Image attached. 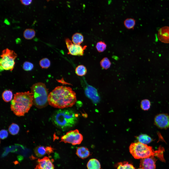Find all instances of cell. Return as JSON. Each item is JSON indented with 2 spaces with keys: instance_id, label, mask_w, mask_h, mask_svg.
I'll use <instances>...</instances> for the list:
<instances>
[{
  "instance_id": "obj_1",
  "label": "cell",
  "mask_w": 169,
  "mask_h": 169,
  "mask_svg": "<svg viewBox=\"0 0 169 169\" xmlns=\"http://www.w3.org/2000/svg\"><path fill=\"white\" fill-rule=\"evenodd\" d=\"M48 100L51 106L63 109L73 106L77 99L75 92L71 88L61 86L56 87L50 93Z\"/></svg>"
},
{
  "instance_id": "obj_2",
  "label": "cell",
  "mask_w": 169,
  "mask_h": 169,
  "mask_svg": "<svg viewBox=\"0 0 169 169\" xmlns=\"http://www.w3.org/2000/svg\"><path fill=\"white\" fill-rule=\"evenodd\" d=\"M33 104V96L29 91L16 93L11 102V108L17 116H23Z\"/></svg>"
},
{
  "instance_id": "obj_3",
  "label": "cell",
  "mask_w": 169,
  "mask_h": 169,
  "mask_svg": "<svg viewBox=\"0 0 169 169\" xmlns=\"http://www.w3.org/2000/svg\"><path fill=\"white\" fill-rule=\"evenodd\" d=\"M129 150L131 154L136 159L155 156L162 161L165 162L163 157L165 150L161 146H159L158 150L154 151L152 146L137 142L132 143L130 146Z\"/></svg>"
},
{
  "instance_id": "obj_4",
  "label": "cell",
  "mask_w": 169,
  "mask_h": 169,
  "mask_svg": "<svg viewBox=\"0 0 169 169\" xmlns=\"http://www.w3.org/2000/svg\"><path fill=\"white\" fill-rule=\"evenodd\" d=\"M78 115L69 109H59L52 117V121L56 127L65 130L72 127L77 123Z\"/></svg>"
},
{
  "instance_id": "obj_5",
  "label": "cell",
  "mask_w": 169,
  "mask_h": 169,
  "mask_svg": "<svg viewBox=\"0 0 169 169\" xmlns=\"http://www.w3.org/2000/svg\"><path fill=\"white\" fill-rule=\"evenodd\" d=\"M33 96V104L39 108L45 107L48 105V90L45 84L38 82L31 87Z\"/></svg>"
},
{
  "instance_id": "obj_6",
  "label": "cell",
  "mask_w": 169,
  "mask_h": 169,
  "mask_svg": "<svg viewBox=\"0 0 169 169\" xmlns=\"http://www.w3.org/2000/svg\"><path fill=\"white\" fill-rule=\"evenodd\" d=\"M0 56V71L4 70L12 71L14 68V60L17 57V54L14 51L7 48L2 51Z\"/></svg>"
},
{
  "instance_id": "obj_7",
  "label": "cell",
  "mask_w": 169,
  "mask_h": 169,
  "mask_svg": "<svg viewBox=\"0 0 169 169\" xmlns=\"http://www.w3.org/2000/svg\"><path fill=\"white\" fill-rule=\"evenodd\" d=\"M83 140V137L77 129L70 131L61 138L60 142L69 143L73 145L80 144Z\"/></svg>"
},
{
  "instance_id": "obj_8",
  "label": "cell",
  "mask_w": 169,
  "mask_h": 169,
  "mask_svg": "<svg viewBox=\"0 0 169 169\" xmlns=\"http://www.w3.org/2000/svg\"><path fill=\"white\" fill-rule=\"evenodd\" d=\"M65 42L68 50V54L75 56L83 55L84 50L87 47L86 46L83 47L80 45L74 44L68 38L65 39Z\"/></svg>"
},
{
  "instance_id": "obj_9",
  "label": "cell",
  "mask_w": 169,
  "mask_h": 169,
  "mask_svg": "<svg viewBox=\"0 0 169 169\" xmlns=\"http://www.w3.org/2000/svg\"><path fill=\"white\" fill-rule=\"evenodd\" d=\"M154 123L158 128L167 129L169 127V115L163 113L158 114L154 118Z\"/></svg>"
},
{
  "instance_id": "obj_10",
  "label": "cell",
  "mask_w": 169,
  "mask_h": 169,
  "mask_svg": "<svg viewBox=\"0 0 169 169\" xmlns=\"http://www.w3.org/2000/svg\"><path fill=\"white\" fill-rule=\"evenodd\" d=\"M157 160L153 156L141 159L140 167L143 169H156Z\"/></svg>"
},
{
  "instance_id": "obj_11",
  "label": "cell",
  "mask_w": 169,
  "mask_h": 169,
  "mask_svg": "<svg viewBox=\"0 0 169 169\" xmlns=\"http://www.w3.org/2000/svg\"><path fill=\"white\" fill-rule=\"evenodd\" d=\"M38 165L35 169H54V166L51 160L48 157H44L38 161Z\"/></svg>"
},
{
  "instance_id": "obj_12",
  "label": "cell",
  "mask_w": 169,
  "mask_h": 169,
  "mask_svg": "<svg viewBox=\"0 0 169 169\" xmlns=\"http://www.w3.org/2000/svg\"><path fill=\"white\" fill-rule=\"evenodd\" d=\"M158 37L161 42L169 43V27L166 26L160 28L158 31Z\"/></svg>"
},
{
  "instance_id": "obj_13",
  "label": "cell",
  "mask_w": 169,
  "mask_h": 169,
  "mask_svg": "<svg viewBox=\"0 0 169 169\" xmlns=\"http://www.w3.org/2000/svg\"><path fill=\"white\" fill-rule=\"evenodd\" d=\"M85 92L87 96L94 102H96L98 100L99 97L97 90L94 87L88 85L85 88Z\"/></svg>"
},
{
  "instance_id": "obj_14",
  "label": "cell",
  "mask_w": 169,
  "mask_h": 169,
  "mask_svg": "<svg viewBox=\"0 0 169 169\" xmlns=\"http://www.w3.org/2000/svg\"><path fill=\"white\" fill-rule=\"evenodd\" d=\"M76 154L79 157L82 159L86 158L90 155L88 149L84 146L78 147L77 149Z\"/></svg>"
},
{
  "instance_id": "obj_15",
  "label": "cell",
  "mask_w": 169,
  "mask_h": 169,
  "mask_svg": "<svg viewBox=\"0 0 169 169\" xmlns=\"http://www.w3.org/2000/svg\"><path fill=\"white\" fill-rule=\"evenodd\" d=\"M87 167L88 169H102L99 161L95 158L90 159L87 163Z\"/></svg>"
},
{
  "instance_id": "obj_16",
  "label": "cell",
  "mask_w": 169,
  "mask_h": 169,
  "mask_svg": "<svg viewBox=\"0 0 169 169\" xmlns=\"http://www.w3.org/2000/svg\"><path fill=\"white\" fill-rule=\"evenodd\" d=\"M136 138L138 142L145 144H148L154 140L150 136L145 134H140Z\"/></svg>"
},
{
  "instance_id": "obj_17",
  "label": "cell",
  "mask_w": 169,
  "mask_h": 169,
  "mask_svg": "<svg viewBox=\"0 0 169 169\" xmlns=\"http://www.w3.org/2000/svg\"><path fill=\"white\" fill-rule=\"evenodd\" d=\"M84 37L82 35L79 33L74 34L72 37V42L74 44L80 45L83 41Z\"/></svg>"
},
{
  "instance_id": "obj_18",
  "label": "cell",
  "mask_w": 169,
  "mask_h": 169,
  "mask_svg": "<svg viewBox=\"0 0 169 169\" xmlns=\"http://www.w3.org/2000/svg\"><path fill=\"white\" fill-rule=\"evenodd\" d=\"M135 23V20L132 18L126 19L124 21V24L125 27L128 29H133Z\"/></svg>"
},
{
  "instance_id": "obj_19",
  "label": "cell",
  "mask_w": 169,
  "mask_h": 169,
  "mask_svg": "<svg viewBox=\"0 0 169 169\" xmlns=\"http://www.w3.org/2000/svg\"><path fill=\"white\" fill-rule=\"evenodd\" d=\"M35 31L33 29L27 28L24 31L23 36L25 39L30 40L33 38L35 36Z\"/></svg>"
},
{
  "instance_id": "obj_20",
  "label": "cell",
  "mask_w": 169,
  "mask_h": 169,
  "mask_svg": "<svg viewBox=\"0 0 169 169\" xmlns=\"http://www.w3.org/2000/svg\"><path fill=\"white\" fill-rule=\"evenodd\" d=\"M34 151L36 156L42 157L46 153V147L42 146H38L34 149Z\"/></svg>"
},
{
  "instance_id": "obj_21",
  "label": "cell",
  "mask_w": 169,
  "mask_h": 169,
  "mask_svg": "<svg viewBox=\"0 0 169 169\" xmlns=\"http://www.w3.org/2000/svg\"><path fill=\"white\" fill-rule=\"evenodd\" d=\"M2 97L5 102H10L12 100L13 97L12 92L9 90L4 91L2 94Z\"/></svg>"
},
{
  "instance_id": "obj_22",
  "label": "cell",
  "mask_w": 169,
  "mask_h": 169,
  "mask_svg": "<svg viewBox=\"0 0 169 169\" xmlns=\"http://www.w3.org/2000/svg\"><path fill=\"white\" fill-rule=\"evenodd\" d=\"M117 166V169H136L132 165L127 161L119 162Z\"/></svg>"
},
{
  "instance_id": "obj_23",
  "label": "cell",
  "mask_w": 169,
  "mask_h": 169,
  "mask_svg": "<svg viewBox=\"0 0 169 169\" xmlns=\"http://www.w3.org/2000/svg\"><path fill=\"white\" fill-rule=\"evenodd\" d=\"M19 128L17 124L12 123L9 127L8 131L11 134L14 135L17 134L19 132Z\"/></svg>"
},
{
  "instance_id": "obj_24",
  "label": "cell",
  "mask_w": 169,
  "mask_h": 169,
  "mask_svg": "<svg viewBox=\"0 0 169 169\" xmlns=\"http://www.w3.org/2000/svg\"><path fill=\"white\" fill-rule=\"evenodd\" d=\"M111 64V62L109 59L107 57L103 58L100 62V65L103 69H107L109 68Z\"/></svg>"
},
{
  "instance_id": "obj_25",
  "label": "cell",
  "mask_w": 169,
  "mask_h": 169,
  "mask_svg": "<svg viewBox=\"0 0 169 169\" xmlns=\"http://www.w3.org/2000/svg\"><path fill=\"white\" fill-rule=\"evenodd\" d=\"M87 72L86 67L83 65H81L78 66L75 69V72L77 74L80 76L85 75Z\"/></svg>"
},
{
  "instance_id": "obj_26",
  "label": "cell",
  "mask_w": 169,
  "mask_h": 169,
  "mask_svg": "<svg viewBox=\"0 0 169 169\" xmlns=\"http://www.w3.org/2000/svg\"><path fill=\"white\" fill-rule=\"evenodd\" d=\"M107 45L104 41H100L98 42L96 45V48L99 52L104 51L106 49Z\"/></svg>"
},
{
  "instance_id": "obj_27",
  "label": "cell",
  "mask_w": 169,
  "mask_h": 169,
  "mask_svg": "<svg viewBox=\"0 0 169 169\" xmlns=\"http://www.w3.org/2000/svg\"><path fill=\"white\" fill-rule=\"evenodd\" d=\"M150 103L148 100L145 99L141 101V108L143 110H148L150 109Z\"/></svg>"
},
{
  "instance_id": "obj_28",
  "label": "cell",
  "mask_w": 169,
  "mask_h": 169,
  "mask_svg": "<svg viewBox=\"0 0 169 169\" xmlns=\"http://www.w3.org/2000/svg\"><path fill=\"white\" fill-rule=\"evenodd\" d=\"M50 61L48 58H44L41 59L39 62V64L41 67L43 68H48L50 65Z\"/></svg>"
},
{
  "instance_id": "obj_29",
  "label": "cell",
  "mask_w": 169,
  "mask_h": 169,
  "mask_svg": "<svg viewBox=\"0 0 169 169\" xmlns=\"http://www.w3.org/2000/svg\"><path fill=\"white\" fill-rule=\"evenodd\" d=\"M33 67L34 66L32 63L27 61L24 62L23 66V69L26 71L31 70L33 69Z\"/></svg>"
},
{
  "instance_id": "obj_30",
  "label": "cell",
  "mask_w": 169,
  "mask_h": 169,
  "mask_svg": "<svg viewBox=\"0 0 169 169\" xmlns=\"http://www.w3.org/2000/svg\"><path fill=\"white\" fill-rule=\"evenodd\" d=\"M8 133L7 131L4 129L1 130L0 132V138L4 139L6 138L8 136Z\"/></svg>"
},
{
  "instance_id": "obj_31",
  "label": "cell",
  "mask_w": 169,
  "mask_h": 169,
  "mask_svg": "<svg viewBox=\"0 0 169 169\" xmlns=\"http://www.w3.org/2000/svg\"><path fill=\"white\" fill-rule=\"evenodd\" d=\"M20 1L21 4L24 5H30L32 1L31 0H20Z\"/></svg>"
},
{
  "instance_id": "obj_32",
  "label": "cell",
  "mask_w": 169,
  "mask_h": 169,
  "mask_svg": "<svg viewBox=\"0 0 169 169\" xmlns=\"http://www.w3.org/2000/svg\"><path fill=\"white\" fill-rule=\"evenodd\" d=\"M46 153L48 155L52 153L53 151V149L51 147L47 146L46 147Z\"/></svg>"
},
{
  "instance_id": "obj_33",
  "label": "cell",
  "mask_w": 169,
  "mask_h": 169,
  "mask_svg": "<svg viewBox=\"0 0 169 169\" xmlns=\"http://www.w3.org/2000/svg\"><path fill=\"white\" fill-rule=\"evenodd\" d=\"M142 169V168H138V169Z\"/></svg>"
}]
</instances>
